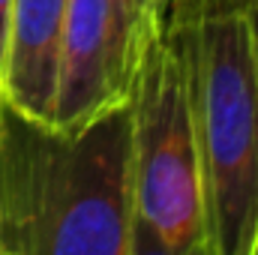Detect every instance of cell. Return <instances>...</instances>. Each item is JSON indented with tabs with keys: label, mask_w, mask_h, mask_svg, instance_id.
I'll use <instances>...</instances> for the list:
<instances>
[{
	"label": "cell",
	"mask_w": 258,
	"mask_h": 255,
	"mask_svg": "<svg viewBox=\"0 0 258 255\" xmlns=\"http://www.w3.org/2000/svg\"><path fill=\"white\" fill-rule=\"evenodd\" d=\"M129 108L81 132L3 108L0 246L6 255H129Z\"/></svg>",
	"instance_id": "1"
},
{
	"label": "cell",
	"mask_w": 258,
	"mask_h": 255,
	"mask_svg": "<svg viewBox=\"0 0 258 255\" xmlns=\"http://www.w3.org/2000/svg\"><path fill=\"white\" fill-rule=\"evenodd\" d=\"M192 99L210 255H249L258 231V66L243 3L198 6Z\"/></svg>",
	"instance_id": "2"
},
{
	"label": "cell",
	"mask_w": 258,
	"mask_h": 255,
	"mask_svg": "<svg viewBox=\"0 0 258 255\" xmlns=\"http://www.w3.org/2000/svg\"><path fill=\"white\" fill-rule=\"evenodd\" d=\"M192 33L195 0L150 9L141 60L126 102L135 216L174 249L204 243Z\"/></svg>",
	"instance_id": "3"
},
{
	"label": "cell",
	"mask_w": 258,
	"mask_h": 255,
	"mask_svg": "<svg viewBox=\"0 0 258 255\" xmlns=\"http://www.w3.org/2000/svg\"><path fill=\"white\" fill-rule=\"evenodd\" d=\"M147 18L141 0H66L51 123L57 132H81L129 102Z\"/></svg>",
	"instance_id": "4"
},
{
	"label": "cell",
	"mask_w": 258,
	"mask_h": 255,
	"mask_svg": "<svg viewBox=\"0 0 258 255\" xmlns=\"http://www.w3.org/2000/svg\"><path fill=\"white\" fill-rule=\"evenodd\" d=\"M63 18L66 0H12L9 9L0 99L6 111L36 126L54 123Z\"/></svg>",
	"instance_id": "5"
},
{
	"label": "cell",
	"mask_w": 258,
	"mask_h": 255,
	"mask_svg": "<svg viewBox=\"0 0 258 255\" xmlns=\"http://www.w3.org/2000/svg\"><path fill=\"white\" fill-rule=\"evenodd\" d=\"M129 255H207V243H198L192 249H174V246H168L147 222H141L138 216H132Z\"/></svg>",
	"instance_id": "6"
},
{
	"label": "cell",
	"mask_w": 258,
	"mask_h": 255,
	"mask_svg": "<svg viewBox=\"0 0 258 255\" xmlns=\"http://www.w3.org/2000/svg\"><path fill=\"white\" fill-rule=\"evenodd\" d=\"M9 9H12V0H0V66H3V45H6V27H9Z\"/></svg>",
	"instance_id": "7"
},
{
	"label": "cell",
	"mask_w": 258,
	"mask_h": 255,
	"mask_svg": "<svg viewBox=\"0 0 258 255\" xmlns=\"http://www.w3.org/2000/svg\"><path fill=\"white\" fill-rule=\"evenodd\" d=\"M246 12H249V30H252V48H255V66H258V3L246 0Z\"/></svg>",
	"instance_id": "8"
},
{
	"label": "cell",
	"mask_w": 258,
	"mask_h": 255,
	"mask_svg": "<svg viewBox=\"0 0 258 255\" xmlns=\"http://www.w3.org/2000/svg\"><path fill=\"white\" fill-rule=\"evenodd\" d=\"M147 9H165V6H174V3H180V0H141Z\"/></svg>",
	"instance_id": "9"
},
{
	"label": "cell",
	"mask_w": 258,
	"mask_h": 255,
	"mask_svg": "<svg viewBox=\"0 0 258 255\" xmlns=\"http://www.w3.org/2000/svg\"><path fill=\"white\" fill-rule=\"evenodd\" d=\"M198 6H222V3H243V0H195Z\"/></svg>",
	"instance_id": "10"
},
{
	"label": "cell",
	"mask_w": 258,
	"mask_h": 255,
	"mask_svg": "<svg viewBox=\"0 0 258 255\" xmlns=\"http://www.w3.org/2000/svg\"><path fill=\"white\" fill-rule=\"evenodd\" d=\"M249 255H258V231H255V240H252V249H249Z\"/></svg>",
	"instance_id": "11"
},
{
	"label": "cell",
	"mask_w": 258,
	"mask_h": 255,
	"mask_svg": "<svg viewBox=\"0 0 258 255\" xmlns=\"http://www.w3.org/2000/svg\"><path fill=\"white\" fill-rule=\"evenodd\" d=\"M0 120H3V99H0Z\"/></svg>",
	"instance_id": "12"
},
{
	"label": "cell",
	"mask_w": 258,
	"mask_h": 255,
	"mask_svg": "<svg viewBox=\"0 0 258 255\" xmlns=\"http://www.w3.org/2000/svg\"><path fill=\"white\" fill-rule=\"evenodd\" d=\"M0 255H6V249H3V246H0Z\"/></svg>",
	"instance_id": "13"
},
{
	"label": "cell",
	"mask_w": 258,
	"mask_h": 255,
	"mask_svg": "<svg viewBox=\"0 0 258 255\" xmlns=\"http://www.w3.org/2000/svg\"><path fill=\"white\" fill-rule=\"evenodd\" d=\"M252 3H258V0H252Z\"/></svg>",
	"instance_id": "14"
},
{
	"label": "cell",
	"mask_w": 258,
	"mask_h": 255,
	"mask_svg": "<svg viewBox=\"0 0 258 255\" xmlns=\"http://www.w3.org/2000/svg\"><path fill=\"white\" fill-rule=\"evenodd\" d=\"M207 255H210V252H207Z\"/></svg>",
	"instance_id": "15"
}]
</instances>
